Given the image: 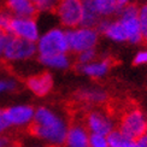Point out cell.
Segmentation results:
<instances>
[{"mask_svg": "<svg viewBox=\"0 0 147 147\" xmlns=\"http://www.w3.org/2000/svg\"><path fill=\"white\" fill-rule=\"evenodd\" d=\"M18 87V83L13 78H0V95L5 93L15 92Z\"/></svg>", "mask_w": 147, "mask_h": 147, "instance_id": "obj_23", "label": "cell"}, {"mask_svg": "<svg viewBox=\"0 0 147 147\" xmlns=\"http://www.w3.org/2000/svg\"><path fill=\"white\" fill-rule=\"evenodd\" d=\"M89 147H110L107 136L89 133Z\"/></svg>", "mask_w": 147, "mask_h": 147, "instance_id": "obj_22", "label": "cell"}, {"mask_svg": "<svg viewBox=\"0 0 147 147\" xmlns=\"http://www.w3.org/2000/svg\"><path fill=\"white\" fill-rule=\"evenodd\" d=\"M38 13H50L57 6L58 0H32Z\"/></svg>", "mask_w": 147, "mask_h": 147, "instance_id": "obj_20", "label": "cell"}, {"mask_svg": "<svg viewBox=\"0 0 147 147\" xmlns=\"http://www.w3.org/2000/svg\"><path fill=\"white\" fill-rule=\"evenodd\" d=\"M86 125L90 134H101L107 136L115 130L113 121L101 111H92L86 118Z\"/></svg>", "mask_w": 147, "mask_h": 147, "instance_id": "obj_10", "label": "cell"}, {"mask_svg": "<svg viewBox=\"0 0 147 147\" xmlns=\"http://www.w3.org/2000/svg\"><path fill=\"white\" fill-rule=\"evenodd\" d=\"M136 141L140 145V147H147V134H145V135H142V136H140Z\"/></svg>", "mask_w": 147, "mask_h": 147, "instance_id": "obj_28", "label": "cell"}, {"mask_svg": "<svg viewBox=\"0 0 147 147\" xmlns=\"http://www.w3.org/2000/svg\"><path fill=\"white\" fill-rule=\"evenodd\" d=\"M10 128H11V125L9 123V121H7V117H6L5 110L0 109V135L5 134Z\"/></svg>", "mask_w": 147, "mask_h": 147, "instance_id": "obj_26", "label": "cell"}, {"mask_svg": "<svg viewBox=\"0 0 147 147\" xmlns=\"http://www.w3.org/2000/svg\"><path fill=\"white\" fill-rule=\"evenodd\" d=\"M77 96L80 100L87 101L89 104H100L105 101L107 98L105 90H102L100 88H94V87L80 89L77 93Z\"/></svg>", "mask_w": 147, "mask_h": 147, "instance_id": "obj_18", "label": "cell"}, {"mask_svg": "<svg viewBox=\"0 0 147 147\" xmlns=\"http://www.w3.org/2000/svg\"><path fill=\"white\" fill-rule=\"evenodd\" d=\"M134 64L147 65V50H141L135 54V57H134Z\"/></svg>", "mask_w": 147, "mask_h": 147, "instance_id": "obj_27", "label": "cell"}, {"mask_svg": "<svg viewBox=\"0 0 147 147\" xmlns=\"http://www.w3.org/2000/svg\"><path fill=\"white\" fill-rule=\"evenodd\" d=\"M119 131L131 139L138 140L140 136L146 134L147 130V118L145 113L139 109H134L125 112L121 119Z\"/></svg>", "mask_w": 147, "mask_h": 147, "instance_id": "obj_8", "label": "cell"}, {"mask_svg": "<svg viewBox=\"0 0 147 147\" xmlns=\"http://www.w3.org/2000/svg\"><path fill=\"white\" fill-rule=\"evenodd\" d=\"M11 36L12 35H10L6 30H4V29L0 30V59H3V57H4V53H5L6 47H7L9 42H10Z\"/></svg>", "mask_w": 147, "mask_h": 147, "instance_id": "obj_24", "label": "cell"}, {"mask_svg": "<svg viewBox=\"0 0 147 147\" xmlns=\"http://www.w3.org/2000/svg\"><path fill=\"white\" fill-rule=\"evenodd\" d=\"M101 20H110L117 16L122 9L117 0H87Z\"/></svg>", "mask_w": 147, "mask_h": 147, "instance_id": "obj_16", "label": "cell"}, {"mask_svg": "<svg viewBox=\"0 0 147 147\" xmlns=\"http://www.w3.org/2000/svg\"><path fill=\"white\" fill-rule=\"evenodd\" d=\"M84 11V0H58L54 9L60 26L65 29H71L82 26Z\"/></svg>", "mask_w": 147, "mask_h": 147, "instance_id": "obj_5", "label": "cell"}, {"mask_svg": "<svg viewBox=\"0 0 147 147\" xmlns=\"http://www.w3.org/2000/svg\"><path fill=\"white\" fill-rule=\"evenodd\" d=\"M146 134H147V130H146Z\"/></svg>", "mask_w": 147, "mask_h": 147, "instance_id": "obj_34", "label": "cell"}, {"mask_svg": "<svg viewBox=\"0 0 147 147\" xmlns=\"http://www.w3.org/2000/svg\"><path fill=\"white\" fill-rule=\"evenodd\" d=\"M6 144H7V141L5 140V138H3V135H0V147L5 146Z\"/></svg>", "mask_w": 147, "mask_h": 147, "instance_id": "obj_30", "label": "cell"}, {"mask_svg": "<svg viewBox=\"0 0 147 147\" xmlns=\"http://www.w3.org/2000/svg\"><path fill=\"white\" fill-rule=\"evenodd\" d=\"M117 1H118V4L122 6V7H124L125 5L130 4V0H117Z\"/></svg>", "mask_w": 147, "mask_h": 147, "instance_id": "obj_29", "label": "cell"}, {"mask_svg": "<svg viewBox=\"0 0 147 147\" xmlns=\"http://www.w3.org/2000/svg\"><path fill=\"white\" fill-rule=\"evenodd\" d=\"M96 59V51L95 48H90V50H86L77 53V65L87 64Z\"/></svg>", "mask_w": 147, "mask_h": 147, "instance_id": "obj_21", "label": "cell"}, {"mask_svg": "<svg viewBox=\"0 0 147 147\" xmlns=\"http://www.w3.org/2000/svg\"><path fill=\"white\" fill-rule=\"evenodd\" d=\"M3 29V22H1V18H0V30Z\"/></svg>", "mask_w": 147, "mask_h": 147, "instance_id": "obj_32", "label": "cell"}, {"mask_svg": "<svg viewBox=\"0 0 147 147\" xmlns=\"http://www.w3.org/2000/svg\"><path fill=\"white\" fill-rule=\"evenodd\" d=\"M5 113L11 127L26 128L34 122L35 109L27 104H17L5 109Z\"/></svg>", "mask_w": 147, "mask_h": 147, "instance_id": "obj_9", "label": "cell"}, {"mask_svg": "<svg viewBox=\"0 0 147 147\" xmlns=\"http://www.w3.org/2000/svg\"><path fill=\"white\" fill-rule=\"evenodd\" d=\"M30 147H50V146H47L46 144L42 142V144H34V145H32Z\"/></svg>", "mask_w": 147, "mask_h": 147, "instance_id": "obj_31", "label": "cell"}, {"mask_svg": "<svg viewBox=\"0 0 147 147\" xmlns=\"http://www.w3.org/2000/svg\"><path fill=\"white\" fill-rule=\"evenodd\" d=\"M117 18L121 21L122 26L125 30L128 42L139 44L144 40L141 22H140L139 17V7H136L135 5L128 4L124 7L121 9L119 13L117 15Z\"/></svg>", "mask_w": 147, "mask_h": 147, "instance_id": "obj_7", "label": "cell"}, {"mask_svg": "<svg viewBox=\"0 0 147 147\" xmlns=\"http://www.w3.org/2000/svg\"><path fill=\"white\" fill-rule=\"evenodd\" d=\"M39 62L47 69L53 70H66L70 68L71 59L68 53H56L50 56H39Z\"/></svg>", "mask_w": 147, "mask_h": 147, "instance_id": "obj_17", "label": "cell"}, {"mask_svg": "<svg viewBox=\"0 0 147 147\" xmlns=\"http://www.w3.org/2000/svg\"><path fill=\"white\" fill-rule=\"evenodd\" d=\"M36 50H38V57L56 53H68L69 45L66 29L63 27H52L45 30L40 34L36 41Z\"/></svg>", "mask_w": 147, "mask_h": 147, "instance_id": "obj_2", "label": "cell"}, {"mask_svg": "<svg viewBox=\"0 0 147 147\" xmlns=\"http://www.w3.org/2000/svg\"><path fill=\"white\" fill-rule=\"evenodd\" d=\"M99 33L113 42H128L125 30L118 18L116 20H102L96 27Z\"/></svg>", "mask_w": 147, "mask_h": 147, "instance_id": "obj_11", "label": "cell"}, {"mask_svg": "<svg viewBox=\"0 0 147 147\" xmlns=\"http://www.w3.org/2000/svg\"><path fill=\"white\" fill-rule=\"evenodd\" d=\"M35 56H38L36 42L11 36L10 42L4 53L3 60H5L6 63L17 64L28 62V60L33 59Z\"/></svg>", "mask_w": 147, "mask_h": 147, "instance_id": "obj_6", "label": "cell"}, {"mask_svg": "<svg viewBox=\"0 0 147 147\" xmlns=\"http://www.w3.org/2000/svg\"><path fill=\"white\" fill-rule=\"evenodd\" d=\"M69 127L65 119L47 106L35 109L34 122L30 125L33 135L50 147H62L65 145Z\"/></svg>", "mask_w": 147, "mask_h": 147, "instance_id": "obj_1", "label": "cell"}, {"mask_svg": "<svg viewBox=\"0 0 147 147\" xmlns=\"http://www.w3.org/2000/svg\"><path fill=\"white\" fill-rule=\"evenodd\" d=\"M66 147H89L88 129L81 124H74L69 127L65 140Z\"/></svg>", "mask_w": 147, "mask_h": 147, "instance_id": "obj_15", "label": "cell"}, {"mask_svg": "<svg viewBox=\"0 0 147 147\" xmlns=\"http://www.w3.org/2000/svg\"><path fill=\"white\" fill-rule=\"evenodd\" d=\"M4 30H6L12 36L29 40L33 42L38 41L41 34L40 24L35 18V16L22 17V16L9 15L4 24Z\"/></svg>", "mask_w": 147, "mask_h": 147, "instance_id": "obj_3", "label": "cell"}, {"mask_svg": "<svg viewBox=\"0 0 147 147\" xmlns=\"http://www.w3.org/2000/svg\"><path fill=\"white\" fill-rule=\"evenodd\" d=\"M139 17H140V22H141L144 40L147 41V5H144L142 7L139 9Z\"/></svg>", "mask_w": 147, "mask_h": 147, "instance_id": "obj_25", "label": "cell"}, {"mask_svg": "<svg viewBox=\"0 0 147 147\" xmlns=\"http://www.w3.org/2000/svg\"><path fill=\"white\" fill-rule=\"evenodd\" d=\"M99 30L94 27L78 26L71 29H66L69 52L80 53L86 50L95 48L99 41Z\"/></svg>", "mask_w": 147, "mask_h": 147, "instance_id": "obj_4", "label": "cell"}, {"mask_svg": "<svg viewBox=\"0 0 147 147\" xmlns=\"http://www.w3.org/2000/svg\"><path fill=\"white\" fill-rule=\"evenodd\" d=\"M110 68H111V60L110 59H95L90 63L77 65V70L90 78L104 77L107 75Z\"/></svg>", "mask_w": 147, "mask_h": 147, "instance_id": "obj_14", "label": "cell"}, {"mask_svg": "<svg viewBox=\"0 0 147 147\" xmlns=\"http://www.w3.org/2000/svg\"><path fill=\"white\" fill-rule=\"evenodd\" d=\"M3 147H13V146H11V145H9V142H7V144H6L5 146H3Z\"/></svg>", "mask_w": 147, "mask_h": 147, "instance_id": "obj_33", "label": "cell"}, {"mask_svg": "<svg viewBox=\"0 0 147 147\" xmlns=\"http://www.w3.org/2000/svg\"><path fill=\"white\" fill-rule=\"evenodd\" d=\"M27 87L36 96H45L53 88V76L50 72H41L28 77Z\"/></svg>", "mask_w": 147, "mask_h": 147, "instance_id": "obj_12", "label": "cell"}, {"mask_svg": "<svg viewBox=\"0 0 147 147\" xmlns=\"http://www.w3.org/2000/svg\"><path fill=\"white\" fill-rule=\"evenodd\" d=\"M110 147H140L135 139L124 135L119 130H113L107 135Z\"/></svg>", "mask_w": 147, "mask_h": 147, "instance_id": "obj_19", "label": "cell"}, {"mask_svg": "<svg viewBox=\"0 0 147 147\" xmlns=\"http://www.w3.org/2000/svg\"><path fill=\"white\" fill-rule=\"evenodd\" d=\"M3 1L4 10L7 11L11 16L30 17L36 16L38 13L32 0H3Z\"/></svg>", "mask_w": 147, "mask_h": 147, "instance_id": "obj_13", "label": "cell"}]
</instances>
